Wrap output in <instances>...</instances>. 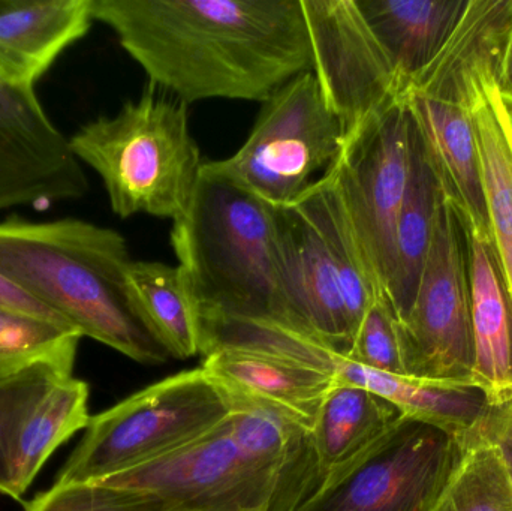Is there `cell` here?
Here are the masks:
<instances>
[{
    "instance_id": "22",
    "label": "cell",
    "mask_w": 512,
    "mask_h": 511,
    "mask_svg": "<svg viewBox=\"0 0 512 511\" xmlns=\"http://www.w3.org/2000/svg\"><path fill=\"white\" fill-rule=\"evenodd\" d=\"M402 417L376 393L336 384L325 396L309 432L321 485L384 437Z\"/></svg>"
},
{
    "instance_id": "31",
    "label": "cell",
    "mask_w": 512,
    "mask_h": 511,
    "mask_svg": "<svg viewBox=\"0 0 512 511\" xmlns=\"http://www.w3.org/2000/svg\"><path fill=\"white\" fill-rule=\"evenodd\" d=\"M498 75L502 92L512 105V23L499 54Z\"/></svg>"
},
{
    "instance_id": "19",
    "label": "cell",
    "mask_w": 512,
    "mask_h": 511,
    "mask_svg": "<svg viewBox=\"0 0 512 511\" xmlns=\"http://www.w3.org/2000/svg\"><path fill=\"white\" fill-rule=\"evenodd\" d=\"M474 386L489 405L512 399V306L490 236L469 231Z\"/></svg>"
},
{
    "instance_id": "24",
    "label": "cell",
    "mask_w": 512,
    "mask_h": 511,
    "mask_svg": "<svg viewBox=\"0 0 512 511\" xmlns=\"http://www.w3.org/2000/svg\"><path fill=\"white\" fill-rule=\"evenodd\" d=\"M126 279L138 317L170 357L201 354L200 326L179 266L132 260Z\"/></svg>"
},
{
    "instance_id": "5",
    "label": "cell",
    "mask_w": 512,
    "mask_h": 511,
    "mask_svg": "<svg viewBox=\"0 0 512 511\" xmlns=\"http://www.w3.org/2000/svg\"><path fill=\"white\" fill-rule=\"evenodd\" d=\"M75 158L96 171L111 210L177 221L200 177V147L189 128L188 105L150 86L114 116L80 126L69 138Z\"/></svg>"
},
{
    "instance_id": "20",
    "label": "cell",
    "mask_w": 512,
    "mask_h": 511,
    "mask_svg": "<svg viewBox=\"0 0 512 511\" xmlns=\"http://www.w3.org/2000/svg\"><path fill=\"white\" fill-rule=\"evenodd\" d=\"M357 2L405 87L438 56L468 5V0Z\"/></svg>"
},
{
    "instance_id": "9",
    "label": "cell",
    "mask_w": 512,
    "mask_h": 511,
    "mask_svg": "<svg viewBox=\"0 0 512 511\" xmlns=\"http://www.w3.org/2000/svg\"><path fill=\"white\" fill-rule=\"evenodd\" d=\"M399 335L406 377L474 386L469 231L441 186L432 245Z\"/></svg>"
},
{
    "instance_id": "26",
    "label": "cell",
    "mask_w": 512,
    "mask_h": 511,
    "mask_svg": "<svg viewBox=\"0 0 512 511\" xmlns=\"http://www.w3.org/2000/svg\"><path fill=\"white\" fill-rule=\"evenodd\" d=\"M465 455L433 511H512V482L496 449L466 441Z\"/></svg>"
},
{
    "instance_id": "2",
    "label": "cell",
    "mask_w": 512,
    "mask_h": 511,
    "mask_svg": "<svg viewBox=\"0 0 512 511\" xmlns=\"http://www.w3.org/2000/svg\"><path fill=\"white\" fill-rule=\"evenodd\" d=\"M179 511H295L319 486L309 432L261 408H237L177 452L102 480Z\"/></svg>"
},
{
    "instance_id": "11",
    "label": "cell",
    "mask_w": 512,
    "mask_h": 511,
    "mask_svg": "<svg viewBox=\"0 0 512 511\" xmlns=\"http://www.w3.org/2000/svg\"><path fill=\"white\" fill-rule=\"evenodd\" d=\"M276 224L288 329L348 359L355 333L345 297L357 272L325 224L318 179L276 206Z\"/></svg>"
},
{
    "instance_id": "3",
    "label": "cell",
    "mask_w": 512,
    "mask_h": 511,
    "mask_svg": "<svg viewBox=\"0 0 512 511\" xmlns=\"http://www.w3.org/2000/svg\"><path fill=\"white\" fill-rule=\"evenodd\" d=\"M125 237L83 219L0 221V276L95 339L143 365L170 354L138 317Z\"/></svg>"
},
{
    "instance_id": "16",
    "label": "cell",
    "mask_w": 512,
    "mask_h": 511,
    "mask_svg": "<svg viewBox=\"0 0 512 511\" xmlns=\"http://www.w3.org/2000/svg\"><path fill=\"white\" fill-rule=\"evenodd\" d=\"M403 99L442 192L456 204L468 231L490 236L480 155L465 102L451 90L421 80L409 84Z\"/></svg>"
},
{
    "instance_id": "28",
    "label": "cell",
    "mask_w": 512,
    "mask_h": 511,
    "mask_svg": "<svg viewBox=\"0 0 512 511\" xmlns=\"http://www.w3.org/2000/svg\"><path fill=\"white\" fill-rule=\"evenodd\" d=\"M346 360L372 371L405 375L399 323L385 297L376 300L364 315Z\"/></svg>"
},
{
    "instance_id": "30",
    "label": "cell",
    "mask_w": 512,
    "mask_h": 511,
    "mask_svg": "<svg viewBox=\"0 0 512 511\" xmlns=\"http://www.w3.org/2000/svg\"><path fill=\"white\" fill-rule=\"evenodd\" d=\"M0 309L18 312V314L30 315V317L39 318V320L48 321V323L57 324V326L60 327H66V329H74V327H72L65 318L60 317L59 314L51 311L50 308L42 305L41 302L33 299L29 294L24 293V291L20 290L17 285L6 281L3 276H0Z\"/></svg>"
},
{
    "instance_id": "17",
    "label": "cell",
    "mask_w": 512,
    "mask_h": 511,
    "mask_svg": "<svg viewBox=\"0 0 512 511\" xmlns=\"http://www.w3.org/2000/svg\"><path fill=\"white\" fill-rule=\"evenodd\" d=\"M203 369L228 393L236 410L261 408L307 432L336 386V372L254 351H215L204 357Z\"/></svg>"
},
{
    "instance_id": "13",
    "label": "cell",
    "mask_w": 512,
    "mask_h": 511,
    "mask_svg": "<svg viewBox=\"0 0 512 511\" xmlns=\"http://www.w3.org/2000/svg\"><path fill=\"white\" fill-rule=\"evenodd\" d=\"M312 72L346 138L405 95V84L357 0H301Z\"/></svg>"
},
{
    "instance_id": "32",
    "label": "cell",
    "mask_w": 512,
    "mask_h": 511,
    "mask_svg": "<svg viewBox=\"0 0 512 511\" xmlns=\"http://www.w3.org/2000/svg\"><path fill=\"white\" fill-rule=\"evenodd\" d=\"M0 494H9L8 477H6L5 465H3L2 455H0Z\"/></svg>"
},
{
    "instance_id": "27",
    "label": "cell",
    "mask_w": 512,
    "mask_h": 511,
    "mask_svg": "<svg viewBox=\"0 0 512 511\" xmlns=\"http://www.w3.org/2000/svg\"><path fill=\"white\" fill-rule=\"evenodd\" d=\"M24 511H179L149 492L104 483L51 486L26 504Z\"/></svg>"
},
{
    "instance_id": "4",
    "label": "cell",
    "mask_w": 512,
    "mask_h": 511,
    "mask_svg": "<svg viewBox=\"0 0 512 511\" xmlns=\"http://www.w3.org/2000/svg\"><path fill=\"white\" fill-rule=\"evenodd\" d=\"M171 245L188 285L201 347L218 327L286 324L276 206L204 162Z\"/></svg>"
},
{
    "instance_id": "29",
    "label": "cell",
    "mask_w": 512,
    "mask_h": 511,
    "mask_svg": "<svg viewBox=\"0 0 512 511\" xmlns=\"http://www.w3.org/2000/svg\"><path fill=\"white\" fill-rule=\"evenodd\" d=\"M489 444L501 456L512 482V399L504 404L489 405L477 428L462 441Z\"/></svg>"
},
{
    "instance_id": "8",
    "label": "cell",
    "mask_w": 512,
    "mask_h": 511,
    "mask_svg": "<svg viewBox=\"0 0 512 511\" xmlns=\"http://www.w3.org/2000/svg\"><path fill=\"white\" fill-rule=\"evenodd\" d=\"M346 143L345 129L330 110L312 71L274 90L248 140L213 167L261 200L283 206L300 197L318 173L333 167Z\"/></svg>"
},
{
    "instance_id": "21",
    "label": "cell",
    "mask_w": 512,
    "mask_h": 511,
    "mask_svg": "<svg viewBox=\"0 0 512 511\" xmlns=\"http://www.w3.org/2000/svg\"><path fill=\"white\" fill-rule=\"evenodd\" d=\"M336 384L370 390L391 402L403 417L435 426L460 441L477 428L489 407L478 387L385 374L345 359L337 363Z\"/></svg>"
},
{
    "instance_id": "1",
    "label": "cell",
    "mask_w": 512,
    "mask_h": 511,
    "mask_svg": "<svg viewBox=\"0 0 512 511\" xmlns=\"http://www.w3.org/2000/svg\"><path fill=\"white\" fill-rule=\"evenodd\" d=\"M150 86L183 104L262 102L312 71L301 0H93Z\"/></svg>"
},
{
    "instance_id": "6",
    "label": "cell",
    "mask_w": 512,
    "mask_h": 511,
    "mask_svg": "<svg viewBox=\"0 0 512 511\" xmlns=\"http://www.w3.org/2000/svg\"><path fill=\"white\" fill-rule=\"evenodd\" d=\"M234 411L228 393L203 368L159 381L92 417L54 485L102 482L158 461Z\"/></svg>"
},
{
    "instance_id": "12",
    "label": "cell",
    "mask_w": 512,
    "mask_h": 511,
    "mask_svg": "<svg viewBox=\"0 0 512 511\" xmlns=\"http://www.w3.org/2000/svg\"><path fill=\"white\" fill-rule=\"evenodd\" d=\"M411 128V113L402 99L346 138L328 170L385 299L411 170Z\"/></svg>"
},
{
    "instance_id": "25",
    "label": "cell",
    "mask_w": 512,
    "mask_h": 511,
    "mask_svg": "<svg viewBox=\"0 0 512 511\" xmlns=\"http://www.w3.org/2000/svg\"><path fill=\"white\" fill-rule=\"evenodd\" d=\"M81 338L77 330L0 309V386L44 366L72 374Z\"/></svg>"
},
{
    "instance_id": "14",
    "label": "cell",
    "mask_w": 512,
    "mask_h": 511,
    "mask_svg": "<svg viewBox=\"0 0 512 511\" xmlns=\"http://www.w3.org/2000/svg\"><path fill=\"white\" fill-rule=\"evenodd\" d=\"M89 386L60 369L35 368L0 386V455L12 500L45 462L89 425Z\"/></svg>"
},
{
    "instance_id": "18",
    "label": "cell",
    "mask_w": 512,
    "mask_h": 511,
    "mask_svg": "<svg viewBox=\"0 0 512 511\" xmlns=\"http://www.w3.org/2000/svg\"><path fill=\"white\" fill-rule=\"evenodd\" d=\"M93 21V0H0V78L35 89Z\"/></svg>"
},
{
    "instance_id": "33",
    "label": "cell",
    "mask_w": 512,
    "mask_h": 511,
    "mask_svg": "<svg viewBox=\"0 0 512 511\" xmlns=\"http://www.w3.org/2000/svg\"><path fill=\"white\" fill-rule=\"evenodd\" d=\"M505 99H507V98H505ZM508 104H510V102H508ZM510 107H511V111H512V105L511 104H510Z\"/></svg>"
},
{
    "instance_id": "7",
    "label": "cell",
    "mask_w": 512,
    "mask_h": 511,
    "mask_svg": "<svg viewBox=\"0 0 512 511\" xmlns=\"http://www.w3.org/2000/svg\"><path fill=\"white\" fill-rule=\"evenodd\" d=\"M510 24V12L502 6L471 3L426 74L459 96L471 116L490 240L512 306V111L498 75L499 54Z\"/></svg>"
},
{
    "instance_id": "15",
    "label": "cell",
    "mask_w": 512,
    "mask_h": 511,
    "mask_svg": "<svg viewBox=\"0 0 512 511\" xmlns=\"http://www.w3.org/2000/svg\"><path fill=\"white\" fill-rule=\"evenodd\" d=\"M89 188L69 138L51 122L35 89L0 78V212L80 200Z\"/></svg>"
},
{
    "instance_id": "23",
    "label": "cell",
    "mask_w": 512,
    "mask_h": 511,
    "mask_svg": "<svg viewBox=\"0 0 512 511\" xmlns=\"http://www.w3.org/2000/svg\"><path fill=\"white\" fill-rule=\"evenodd\" d=\"M412 119V116H411ZM439 182L427 156L423 138L412 119L411 170L396 227V263L387 300L403 323L411 312L432 245L438 207Z\"/></svg>"
},
{
    "instance_id": "10",
    "label": "cell",
    "mask_w": 512,
    "mask_h": 511,
    "mask_svg": "<svg viewBox=\"0 0 512 511\" xmlns=\"http://www.w3.org/2000/svg\"><path fill=\"white\" fill-rule=\"evenodd\" d=\"M463 455L462 441L402 417L295 511H433Z\"/></svg>"
}]
</instances>
